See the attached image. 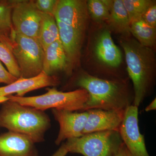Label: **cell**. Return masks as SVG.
Listing matches in <instances>:
<instances>
[{
	"mask_svg": "<svg viewBox=\"0 0 156 156\" xmlns=\"http://www.w3.org/2000/svg\"><path fill=\"white\" fill-rule=\"evenodd\" d=\"M67 60L60 40L53 42L44 50L43 72L48 76L60 71L66 72Z\"/></svg>",
	"mask_w": 156,
	"mask_h": 156,
	"instance_id": "2e32d148",
	"label": "cell"
},
{
	"mask_svg": "<svg viewBox=\"0 0 156 156\" xmlns=\"http://www.w3.org/2000/svg\"><path fill=\"white\" fill-rule=\"evenodd\" d=\"M14 0H0V42L12 49L15 32L11 20Z\"/></svg>",
	"mask_w": 156,
	"mask_h": 156,
	"instance_id": "e0dca14e",
	"label": "cell"
},
{
	"mask_svg": "<svg viewBox=\"0 0 156 156\" xmlns=\"http://www.w3.org/2000/svg\"><path fill=\"white\" fill-rule=\"evenodd\" d=\"M52 113L58 123L59 130L55 140L56 145L71 138L83 136L88 117V112H81L52 109Z\"/></svg>",
	"mask_w": 156,
	"mask_h": 156,
	"instance_id": "30bf717a",
	"label": "cell"
},
{
	"mask_svg": "<svg viewBox=\"0 0 156 156\" xmlns=\"http://www.w3.org/2000/svg\"><path fill=\"white\" fill-rule=\"evenodd\" d=\"M38 40L44 50L59 40L58 27L54 16L43 14Z\"/></svg>",
	"mask_w": 156,
	"mask_h": 156,
	"instance_id": "ffe728a7",
	"label": "cell"
},
{
	"mask_svg": "<svg viewBox=\"0 0 156 156\" xmlns=\"http://www.w3.org/2000/svg\"><path fill=\"white\" fill-rule=\"evenodd\" d=\"M56 22L59 40L63 46L67 60L66 73L70 75L80 63L85 33L59 21L56 20Z\"/></svg>",
	"mask_w": 156,
	"mask_h": 156,
	"instance_id": "8fae6325",
	"label": "cell"
},
{
	"mask_svg": "<svg viewBox=\"0 0 156 156\" xmlns=\"http://www.w3.org/2000/svg\"><path fill=\"white\" fill-rule=\"evenodd\" d=\"M37 9L43 14L54 16L58 0H34Z\"/></svg>",
	"mask_w": 156,
	"mask_h": 156,
	"instance_id": "cb8c5ba5",
	"label": "cell"
},
{
	"mask_svg": "<svg viewBox=\"0 0 156 156\" xmlns=\"http://www.w3.org/2000/svg\"><path fill=\"white\" fill-rule=\"evenodd\" d=\"M156 99L155 98L149 105L146 107L145 111L146 112L156 110Z\"/></svg>",
	"mask_w": 156,
	"mask_h": 156,
	"instance_id": "f1b7e54d",
	"label": "cell"
},
{
	"mask_svg": "<svg viewBox=\"0 0 156 156\" xmlns=\"http://www.w3.org/2000/svg\"><path fill=\"white\" fill-rule=\"evenodd\" d=\"M130 33L142 46L152 49L154 48L156 28L149 25L141 18L130 23Z\"/></svg>",
	"mask_w": 156,
	"mask_h": 156,
	"instance_id": "d6986e66",
	"label": "cell"
},
{
	"mask_svg": "<svg viewBox=\"0 0 156 156\" xmlns=\"http://www.w3.org/2000/svg\"><path fill=\"white\" fill-rule=\"evenodd\" d=\"M120 42L125 52L128 76L133 83L132 105L138 108L154 83V53L153 49L142 46L130 36L122 37Z\"/></svg>",
	"mask_w": 156,
	"mask_h": 156,
	"instance_id": "7a4b0ae2",
	"label": "cell"
},
{
	"mask_svg": "<svg viewBox=\"0 0 156 156\" xmlns=\"http://www.w3.org/2000/svg\"><path fill=\"white\" fill-rule=\"evenodd\" d=\"M35 143L28 136L8 131L0 134V156H39Z\"/></svg>",
	"mask_w": 156,
	"mask_h": 156,
	"instance_id": "5bb4252c",
	"label": "cell"
},
{
	"mask_svg": "<svg viewBox=\"0 0 156 156\" xmlns=\"http://www.w3.org/2000/svg\"><path fill=\"white\" fill-rule=\"evenodd\" d=\"M113 1L89 0L87 1L88 13L93 20L101 22L107 21Z\"/></svg>",
	"mask_w": 156,
	"mask_h": 156,
	"instance_id": "44dd1931",
	"label": "cell"
},
{
	"mask_svg": "<svg viewBox=\"0 0 156 156\" xmlns=\"http://www.w3.org/2000/svg\"><path fill=\"white\" fill-rule=\"evenodd\" d=\"M130 23L140 19L147 9L155 1L151 0H122Z\"/></svg>",
	"mask_w": 156,
	"mask_h": 156,
	"instance_id": "7402d4cb",
	"label": "cell"
},
{
	"mask_svg": "<svg viewBox=\"0 0 156 156\" xmlns=\"http://www.w3.org/2000/svg\"><path fill=\"white\" fill-rule=\"evenodd\" d=\"M114 156H133L123 143Z\"/></svg>",
	"mask_w": 156,
	"mask_h": 156,
	"instance_id": "4316f807",
	"label": "cell"
},
{
	"mask_svg": "<svg viewBox=\"0 0 156 156\" xmlns=\"http://www.w3.org/2000/svg\"><path fill=\"white\" fill-rule=\"evenodd\" d=\"M125 110L93 109L87 111L88 117L83 134L100 131H119Z\"/></svg>",
	"mask_w": 156,
	"mask_h": 156,
	"instance_id": "4fadbf2b",
	"label": "cell"
},
{
	"mask_svg": "<svg viewBox=\"0 0 156 156\" xmlns=\"http://www.w3.org/2000/svg\"><path fill=\"white\" fill-rule=\"evenodd\" d=\"M94 53L98 61L111 67H117L122 62V53L112 37L109 30H103L98 34Z\"/></svg>",
	"mask_w": 156,
	"mask_h": 156,
	"instance_id": "9a60e30c",
	"label": "cell"
},
{
	"mask_svg": "<svg viewBox=\"0 0 156 156\" xmlns=\"http://www.w3.org/2000/svg\"><path fill=\"white\" fill-rule=\"evenodd\" d=\"M51 127L50 117L44 111L7 100L0 109V127L28 136L35 143L44 140Z\"/></svg>",
	"mask_w": 156,
	"mask_h": 156,
	"instance_id": "3957f363",
	"label": "cell"
},
{
	"mask_svg": "<svg viewBox=\"0 0 156 156\" xmlns=\"http://www.w3.org/2000/svg\"><path fill=\"white\" fill-rule=\"evenodd\" d=\"M17 78L11 75L6 69L0 61V83H4L7 85L12 83L17 80Z\"/></svg>",
	"mask_w": 156,
	"mask_h": 156,
	"instance_id": "484cf974",
	"label": "cell"
},
{
	"mask_svg": "<svg viewBox=\"0 0 156 156\" xmlns=\"http://www.w3.org/2000/svg\"><path fill=\"white\" fill-rule=\"evenodd\" d=\"M45 94L31 97L10 95L6 101H16L21 105L34 108L42 111L49 108L71 112L83 111L89 95L85 89H78L69 92L59 91L55 88H47Z\"/></svg>",
	"mask_w": 156,
	"mask_h": 156,
	"instance_id": "277c9868",
	"label": "cell"
},
{
	"mask_svg": "<svg viewBox=\"0 0 156 156\" xmlns=\"http://www.w3.org/2000/svg\"><path fill=\"white\" fill-rule=\"evenodd\" d=\"M12 51L19 67L20 77L30 79L43 72L44 50L37 39L16 34Z\"/></svg>",
	"mask_w": 156,
	"mask_h": 156,
	"instance_id": "8992f818",
	"label": "cell"
},
{
	"mask_svg": "<svg viewBox=\"0 0 156 156\" xmlns=\"http://www.w3.org/2000/svg\"><path fill=\"white\" fill-rule=\"evenodd\" d=\"M0 61L5 66L8 71L17 79L20 78L19 67L12 52L8 45L0 42Z\"/></svg>",
	"mask_w": 156,
	"mask_h": 156,
	"instance_id": "603a6c76",
	"label": "cell"
},
{
	"mask_svg": "<svg viewBox=\"0 0 156 156\" xmlns=\"http://www.w3.org/2000/svg\"><path fill=\"white\" fill-rule=\"evenodd\" d=\"M107 22L110 28L122 37L130 36V22L122 0H114Z\"/></svg>",
	"mask_w": 156,
	"mask_h": 156,
	"instance_id": "ac0fdd59",
	"label": "cell"
},
{
	"mask_svg": "<svg viewBox=\"0 0 156 156\" xmlns=\"http://www.w3.org/2000/svg\"><path fill=\"white\" fill-rule=\"evenodd\" d=\"M87 1L58 0L54 16L56 21L85 33L88 21Z\"/></svg>",
	"mask_w": 156,
	"mask_h": 156,
	"instance_id": "9c48e42d",
	"label": "cell"
},
{
	"mask_svg": "<svg viewBox=\"0 0 156 156\" xmlns=\"http://www.w3.org/2000/svg\"><path fill=\"white\" fill-rule=\"evenodd\" d=\"M74 82L76 87L85 89L89 95L83 112L93 109L125 110L133 104L134 93L127 80L102 79L82 72Z\"/></svg>",
	"mask_w": 156,
	"mask_h": 156,
	"instance_id": "6da1fadb",
	"label": "cell"
},
{
	"mask_svg": "<svg viewBox=\"0 0 156 156\" xmlns=\"http://www.w3.org/2000/svg\"><path fill=\"white\" fill-rule=\"evenodd\" d=\"M141 19L149 25L156 28V5L154 3L143 15Z\"/></svg>",
	"mask_w": 156,
	"mask_h": 156,
	"instance_id": "d4e9b609",
	"label": "cell"
},
{
	"mask_svg": "<svg viewBox=\"0 0 156 156\" xmlns=\"http://www.w3.org/2000/svg\"><path fill=\"white\" fill-rule=\"evenodd\" d=\"M43 14L34 0H14L11 20L15 33L38 39Z\"/></svg>",
	"mask_w": 156,
	"mask_h": 156,
	"instance_id": "52a82bcc",
	"label": "cell"
},
{
	"mask_svg": "<svg viewBox=\"0 0 156 156\" xmlns=\"http://www.w3.org/2000/svg\"><path fill=\"white\" fill-rule=\"evenodd\" d=\"M119 132L123 143L133 156H150L144 135L140 131L138 107L131 105L126 109Z\"/></svg>",
	"mask_w": 156,
	"mask_h": 156,
	"instance_id": "ba28073f",
	"label": "cell"
},
{
	"mask_svg": "<svg viewBox=\"0 0 156 156\" xmlns=\"http://www.w3.org/2000/svg\"><path fill=\"white\" fill-rule=\"evenodd\" d=\"M59 83L60 81L56 76H48L44 72L30 79L20 77L12 83L0 87V103L4 98L13 94L23 97L31 91L44 87H55Z\"/></svg>",
	"mask_w": 156,
	"mask_h": 156,
	"instance_id": "7c38bea8",
	"label": "cell"
},
{
	"mask_svg": "<svg viewBox=\"0 0 156 156\" xmlns=\"http://www.w3.org/2000/svg\"><path fill=\"white\" fill-rule=\"evenodd\" d=\"M122 143L119 131H108L83 134L68 139L65 144L70 153L83 156H114Z\"/></svg>",
	"mask_w": 156,
	"mask_h": 156,
	"instance_id": "5b68a950",
	"label": "cell"
},
{
	"mask_svg": "<svg viewBox=\"0 0 156 156\" xmlns=\"http://www.w3.org/2000/svg\"><path fill=\"white\" fill-rule=\"evenodd\" d=\"M68 153L69 152L67 147L65 144L63 143L52 156H66Z\"/></svg>",
	"mask_w": 156,
	"mask_h": 156,
	"instance_id": "83f0119b",
	"label": "cell"
}]
</instances>
